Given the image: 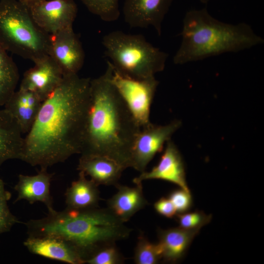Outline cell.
I'll use <instances>...</instances> for the list:
<instances>
[{"label":"cell","mask_w":264,"mask_h":264,"mask_svg":"<svg viewBox=\"0 0 264 264\" xmlns=\"http://www.w3.org/2000/svg\"><path fill=\"white\" fill-rule=\"evenodd\" d=\"M102 43L114 69L132 78L154 76L164 70L168 57L140 34L113 31L103 37Z\"/></svg>","instance_id":"cell-5"},{"label":"cell","mask_w":264,"mask_h":264,"mask_svg":"<svg viewBox=\"0 0 264 264\" xmlns=\"http://www.w3.org/2000/svg\"><path fill=\"white\" fill-rule=\"evenodd\" d=\"M111 80L141 128L149 125L151 107L159 84L155 77L132 78L113 68Z\"/></svg>","instance_id":"cell-7"},{"label":"cell","mask_w":264,"mask_h":264,"mask_svg":"<svg viewBox=\"0 0 264 264\" xmlns=\"http://www.w3.org/2000/svg\"><path fill=\"white\" fill-rule=\"evenodd\" d=\"M98 187L91 179L79 173L78 178L73 181L66 191V207L83 210L98 207L100 197Z\"/></svg>","instance_id":"cell-21"},{"label":"cell","mask_w":264,"mask_h":264,"mask_svg":"<svg viewBox=\"0 0 264 264\" xmlns=\"http://www.w3.org/2000/svg\"><path fill=\"white\" fill-rule=\"evenodd\" d=\"M214 0H199V1L203 3H207L209 2Z\"/></svg>","instance_id":"cell-31"},{"label":"cell","mask_w":264,"mask_h":264,"mask_svg":"<svg viewBox=\"0 0 264 264\" xmlns=\"http://www.w3.org/2000/svg\"><path fill=\"white\" fill-rule=\"evenodd\" d=\"M34 63V66L24 72L19 88L34 93L43 102L60 85L63 74L49 55Z\"/></svg>","instance_id":"cell-12"},{"label":"cell","mask_w":264,"mask_h":264,"mask_svg":"<svg viewBox=\"0 0 264 264\" xmlns=\"http://www.w3.org/2000/svg\"><path fill=\"white\" fill-rule=\"evenodd\" d=\"M212 219L211 215L202 211L186 212L176 215L179 227L187 229H199L208 224Z\"/></svg>","instance_id":"cell-26"},{"label":"cell","mask_w":264,"mask_h":264,"mask_svg":"<svg viewBox=\"0 0 264 264\" xmlns=\"http://www.w3.org/2000/svg\"><path fill=\"white\" fill-rule=\"evenodd\" d=\"M165 150L157 164L151 171H144L133 179L135 184L150 179L165 180L190 192L186 180L185 167L180 153L171 140L166 143Z\"/></svg>","instance_id":"cell-13"},{"label":"cell","mask_w":264,"mask_h":264,"mask_svg":"<svg viewBox=\"0 0 264 264\" xmlns=\"http://www.w3.org/2000/svg\"><path fill=\"white\" fill-rule=\"evenodd\" d=\"M113 66L90 82L89 101L81 155L110 158L131 167L132 146L141 127L113 84Z\"/></svg>","instance_id":"cell-2"},{"label":"cell","mask_w":264,"mask_h":264,"mask_svg":"<svg viewBox=\"0 0 264 264\" xmlns=\"http://www.w3.org/2000/svg\"><path fill=\"white\" fill-rule=\"evenodd\" d=\"M154 208L159 215L166 218H172L176 215V211L170 199L162 197L154 204Z\"/></svg>","instance_id":"cell-29"},{"label":"cell","mask_w":264,"mask_h":264,"mask_svg":"<svg viewBox=\"0 0 264 264\" xmlns=\"http://www.w3.org/2000/svg\"><path fill=\"white\" fill-rule=\"evenodd\" d=\"M199 229H187L179 227L158 231V243L162 252V259L170 263H176L187 252Z\"/></svg>","instance_id":"cell-19"},{"label":"cell","mask_w":264,"mask_h":264,"mask_svg":"<svg viewBox=\"0 0 264 264\" xmlns=\"http://www.w3.org/2000/svg\"><path fill=\"white\" fill-rule=\"evenodd\" d=\"M11 197V193L6 189L3 181L0 178V235L9 232L20 222L11 212L8 205Z\"/></svg>","instance_id":"cell-25"},{"label":"cell","mask_w":264,"mask_h":264,"mask_svg":"<svg viewBox=\"0 0 264 264\" xmlns=\"http://www.w3.org/2000/svg\"><path fill=\"white\" fill-rule=\"evenodd\" d=\"M28 8L35 22L49 35L73 27L78 12L74 0H43Z\"/></svg>","instance_id":"cell-9"},{"label":"cell","mask_w":264,"mask_h":264,"mask_svg":"<svg viewBox=\"0 0 264 264\" xmlns=\"http://www.w3.org/2000/svg\"><path fill=\"white\" fill-rule=\"evenodd\" d=\"M23 245L30 253L44 258L70 264H84L70 244L57 237L28 236Z\"/></svg>","instance_id":"cell-14"},{"label":"cell","mask_w":264,"mask_h":264,"mask_svg":"<svg viewBox=\"0 0 264 264\" xmlns=\"http://www.w3.org/2000/svg\"><path fill=\"white\" fill-rule=\"evenodd\" d=\"M108 208H67L25 223L28 236H52L70 244L84 264L98 251L128 238L132 231Z\"/></svg>","instance_id":"cell-3"},{"label":"cell","mask_w":264,"mask_h":264,"mask_svg":"<svg viewBox=\"0 0 264 264\" xmlns=\"http://www.w3.org/2000/svg\"><path fill=\"white\" fill-rule=\"evenodd\" d=\"M21 130L10 113L0 110V168L6 161L20 159L23 138Z\"/></svg>","instance_id":"cell-20"},{"label":"cell","mask_w":264,"mask_h":264,"mask_svg":"<svg viewBox=\"0 0 264 264\" xmlns=\"http://www.w3.org/2000/svg\"><path fill=\"white\" fill-rule=\"evenodd\" d=\"M52 177V174L44 169H41L38 174L33 176L19 175L14 188L17 193L15 202L21 200H25L30 204L40 202L46 206L48 212L54 211L50 190Z\"/></svg>","instance_id":"cell-15"},{"label":"cell","mask_w":264,"mask_h":264,"mask_svg":"<svg viewBox=\"0 0 264 264\" xmlns=\"http://www.w3.org/2000/svg\"><path fill=\"white\" fill-rule=\"evenodd\" d=\"M162 259V252L158 243L150 242L140 234L135 248L134 261L136 264H155Z\"/></svg>","instance_id":"cell-23"},{"label":"cell","mask_w":264,"mask_h":264,"mask_svg":"<svg viewBox=\"0 0 264 264\" xmlns=\"http://www.w3.org/2000/svg\"><path fill=\"white\" fill-rule=\"evenodd\" d=\"M28 7L43 0H18Z\"/></svg>","instance_id":"cell-30"},{"label":"cell","mask_w":264,"mask_h":264,"mask_svg":"<svg viewBox=\"0 0 264 264\" xmlns=\"http://www.w3.org/2000/svg\"><path fill=\"white\" fill-rule=\"evenodd\" d=\"M181 122L175 120L165 125L151 123L141 128L134 140L131 153V167L142 173L165 143L180 128Z\"/></svg>","instance_id":"cell-8"},{"label":"cell","mask_w":264,"mask_h":264,"mask_svg":"<svg viewBox=\"0 0 264 264\" xmlns=\"http://www.w3.org/2000/svg\"><path fill=\"white\" fill-rule=\"evenodd\" d=\"M19 78L16 63L0 44V107L4 106L16 91Z\"/></svg>","instance_id":"cell-22"},{"label":"cell","mask_w":264,"mask_h":264,"mask_svg":"<svg viewBox=\"0 0 264 264\" xmlns=\"http://www.w3.org/2000/svg\"><path fill=\"white\" fill-rule=\"evenodd\" d=\"M168 198L178 214L188 212L192 205V198L190 192L182 188L176 189L169 194Z\"/></svg>","instance_id":"cell-28"},{"label":"cell","mask_w":264,"mask_h":264,"mask_svg":"<svg viewBox=\"0 0 264 264\" xmlns=\"http://www.w3.org/2000/svg\"><path fill=\"white\" fill-rule=\"evenodd\" d=\"M43 102L34 93L19 88L4 105L23 133H27L33 125Z\"/></svg>","instance_id":"cell-17"},{"label":"cell","mask_w":264,"mask_h":264,"mask_svg":"<svg viewBox=\"0 0 264 264\" xmlns=\"http://www.w3.org/2000/svg\"><path fill=\"white\" fill-rule=\"evenodd\" d=\"M115 187L117 192L108 200L107 208L125 223L148 203L144 196L142 183L132 187L119 184Z\"/></svg>","instance_id":"cell-18"},{"label":"cell","mask_w":264,"mask_h":264,"mask_svg":"<svg viewBox=\"0 0 264 264\" xmlns=\"http://www.w3.org/2000/svg\"><path fill=\"white\" fill-rule=\"evenodd\" d=\"M173 0H125L123 13L125 22L133 28L153 27L158 36Z\"/></svg>","instance_id":"cell-11"},{"label":"cell","mask_w":264,"mask_h":264,"mask_svg":"<svg viewBox=\"0 0 264 264\" xmlns=\"http://www.w3.org/2000/svg\"><path fill=\"white\" fill-rule=\"evenodd\" d=\"M181 42L173 58L183 65L262 44L264 39L248 24H231L213 17L206 8L188 11L183 19Z\"/></svg>","instance_id":"cell-4"},{"label":"cell","mask_w":264,"mask_h":264,"mask_svg":"<svg viewBox=\"0 0 264 264\" xmlns=\"http://www.w3.org/2000/svg\"><path fill=\"white\" fill-rule=\"evenodd\" d=\"M124 259L117 248L115 244L110 245L98 251L88 259L86 264H120Z\"/></svg>","instance_id":"cell-27"},{"label":"cell","mask_w":264,"mask_h":264,"mask_svg":"<svg viewBox=\"0 0 264 264\" xmlns=\"http://www.w3.org/2000/svg\"><path fill=\"white\" fill-rule=\"evenodd\" d=\"M50 35L35 22L18 0H0V44L7 52L33 62L48 55Z\"/></svg>","instance_id":"cell-6"},{"label":"cell","mask_w":264,"mask_h":264,"mask_svg":"<svg viewBox=\"0 0 264 264\" xmlns=\"http://www.w3.org/2000/svg\"><path fill=\"white\" fill-rule=\"evenodd\" d=\"M90 79L63 76L44 100L23 138L20 160L47 169L81 151L89 101Z\"/></svg>","instance_id":"cell-1"},{"label":"cell","mask_w":264,"mask_h":264,"mask_svg":"<svg viewBox=\"0 0 264 264\" xmlns=\"http://www.w3.org/2000/svg\"><path fill=\"white\" fill-rule=\"evenodd\" d=\"M48 55L58 65L63 76L78 74L85 59L81 42L73 27L50 35Z\"/></svg>","instance_id":"cell-10"},{"label":"cell","mask_w":264,"mask_h":264,"mask_svg":"<svg viewBox=\"0 0 264 264\" xmlns=\"http://www.w3.org/2000/svg\"><path fill=\"white\" fill-rule=\"evenodd\" d=\"M79 173L99 185H114L125 170L114 160L102 155H81L77 166Z\"/></svg>","instance_id":"cell-16"},{"label":"cell","mask_w":264,"mask_h":264,"mask_svg":"<svg viewBox=\"0 0 264 264\" xmlns=\"http://www.w3.org/2000/svg\"><path fill=\"white\" fill-rule=\"evenodd\" d=\"M80 0L90 12L105 22H114L119 17V0Z\"/></svg>","instance_id":"cell-24"}]
</instances>
